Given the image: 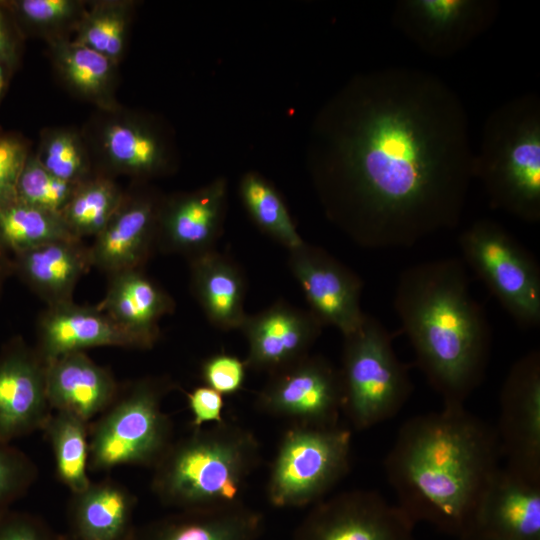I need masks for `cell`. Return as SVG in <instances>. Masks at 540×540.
<instances>
[{
	"label": "cell",
	"instance_id": "6da1fadb",
	"mask_svg": "<svg viewBox=\"0 0 540 540\" xmlns=\"http://www.w3.org/2000/svg\"><path fill=\"white\" fill-rule=\"evenodd\" d=\"M307 159L327 218L369 249L409 248L455 228L474 179L462 100L411 67L346 82L315 116Z\"/></svg>",
	"mask_w": 540,
	"mask_h": 540
},
{
	"label": "cell",
	"instance_id": "7a4b0ae2",
	"mask_svg": "<svg viewBox=\"0 0 540 540\" xmlns=\"http://www.w3.org/2000/svg\"><path fill=\"white\" fill-rule=\"evenodd\" d=\"M500 457L495 428L464 405H444L404 422L384 469L397 506L414 524L458 538L472 530Z\"/></svg>",
	"mask_w": 540,
	"mask_h": 540
},
{
	"label": "cell",
	"instance_id": "3957f363",
	"mask_svg": "<svg viewBox=\"0 0 540 540\" xmlns=\"http://www.w3.org/2000/svg\"><path fill=\"white\" fill-rule=\"evenodd\" d=\"M393 306L430 386L444 405H464L485 376L492 340L464 262L442 258L404 269Z\"/></svg>",
	"mask_w": 540,
	"mask_h": 540
},
{
	"label": "cell",
	"instance_id": "277c9868",
	"mask_svg": "<svg viewBox=\"0 0 540 540\" xmlns=\"http://www.w3.org/2000/svg\"><path fill=\"white\" fill-rule=\"evenodd\" d=\"M260 461L252 431L223 420L174 440L152 468L151 490L177 510L240 502L246 481Z\"/></svg>",
	"mask_w": 540,
	"mask_h": 540
},
{
	"label": "cell",
	"instance_id": "5b68a950",
	"mask_svg": "<svg viewBox=\"0 0 540 540\" xmlns=\"http://www.w3.org/2000/svg\"><path fill=\"white\" fill-rule=\"evenodd\" d=\"M473 176L492 209L526 223L540 221V100L535 93L506 101L486 118Z\"/></svg>",
	"mask_w": 540,
	"mask_h": 540
},
{
	"label": "cell",
	"instance_id": "8992f818",
	"mask_svg": "<svg viewBox=\"0 0 540 540\" xmlns=\"http://www.w3.org/2000/svg\"><path fill=\"white\" fill-rule=\"evenodd\" d=\"M171 387L166 378L144 377L119 390L112 404L89 424L90 470L156 465L174 441L173 423L162 410Z\"/></svg>",
	"mask_w": 540,
	"mask_h": 540
},
{
	"label": "cell",
	"instance_id": "52a82bcc",
	"mask_svg": "<svg viewBox=\"0 0 540 540\" xmlns=\"http://www.w3.org/2000/svg\"><path fill=\"white\" fill-rule=\"evenodd\" d=\"M342 412L356 430L389 420L412 392L408 367L393 348V335L366 314L361 326L343 336L341 368Z\"/></svg>",
	"mask_w": 540,
	"mask_h": 540
},
{
	"label": "cell",
	"instance_id": "ba28073f",
	"mask_svg": "<svg viewBox=\"0 0 540 540\" xmlns=\"http://www.w3.org/2000/svg\"><path fill=\"white\" fill-rule=\"evenodd\" d=\"M352 433L340 425L291 424L272 461L266 486L276 508L314 505L349 472Z\"/></svg>",
	"mask_w": 540,
	"mask_h": 540
},
{
	"label": "cell",
	"instance_id": "9c48e42d",
	"mask_svg": "<svg viewBox=\"0 0 540 540\" xmlns=\"http://www.w3.org/2000/svg\"><path fill=\"white\" fill-rule=\"evenodd\" d=\"M80 130L97 174L147 182L178 167L172 133L152 114L121 104L96 109Z\"/></svg>",
	"mask_w": 540,
	"mask_h": 540
},
{
	"label": "cell",
	"instance_id": "30bf717a",
	"mask_svg": "<svg viewBox=\"0 0 540 540\" xmlns=\"http://www.w3.org/2000/svg\"><path fill=\"white\" fill-rule=\"evenodd\" d=\"M465 262L522 329L540 326V267L505 227L478 219L458 238Z\"/></svg>",
	"mask_w": 540,
	"mask_h": 540
},
{
	"label": "cell",
	"instance_id": "8fae6325",
	"mask_svg": "<svg viewBox=\"0 0 540 540\" xmlns=\"http://www.w3.org/2000/svg\"><path fill=\"white\" fill-rule=\"evenodd\" d=\"M255 406L269 416L315 427L339 425L342 386L339 369L321 355H307L270 374Z\"/></svg>",
	"mask_w": 540,
	"mask_h": 540
},
{
	"label": "cell",
	"instance_id": "7c38bea8",
	"mask_svg": "<svg viewBox=\"0 0 540 540\" xmlns=\"http://www.w3.org/2000/svg\"><path fill=\"white\" fill-rule=\"evenodd\" d=\"M415 524L378 492L350 490L312 505L292 540H416Z\"/></svg>",
	"mask_w": 540,
	"mask_h": 540
},
{
	"label": "cell",
	"instance_id": "4fadbf2b",
	"mask_svg": "<svg viewBox=\"0 0 540 540\" xmlns=\"http://www.w3.org/2000/svg\"><path fill=\"white\" fill-rule=\"evenodd\" d=\"M498 13L491 0H400L392 23L423 53L446 58L486 32Z\"/></svg>",
	"mask_w": 540,
	"mask_h": 540
},
{
	"label": "cell",
	"instance_id": "5bb4252c",
	"mask_svg": "<svg viewBox=\"0 0 540 540\" xmlns=\"http://www.w3.org/2000/svg\"><path fill=\"white\" fill-rule=\"evenodd\" d=\"M495 428L506 466L540 479V352L532 350L510 368L501 388Z\"/></svg>",
	"mask_w": 540,
	"mask_h": 540
},
{
	"label": "cell",
	"instance_id": "9a60e30c",
	"mask_svg": "<svg viewBox=\"0 0 540 540\" xmlns=\"http://www.w3.org/2000/svg\"><path fill=\"white\" fill-rule=\"evenodd\" d=\"M288 265L322 326H333L343 336L361 326L366 315L360 305L363 281L356 273L307 243L289 251Z\"/></svg>",
	"mask_w": 540,
	"mask_h": 540
},
{
	"label": "cell",
	"instance_id": "2e32d148",
	"mask_svg": "<svg viewBox=\"0 0 540 540\" xmlns=\"http://www.w3.org/2000/svg\"><path fill=\"white\" fill-rule=\"evenodd\" d=\"M163 195L136 181L104 229L89 247L91 265L108 275L141 269L156 248Z\"/></svg>",
	"mask_w": 540,
	"mask_h": 540
},
{
	"label": "cell",
	"instance_id": "e0dca14e",
	"mask_svg": "<svg viewBox=\"0 0 540 540\" xmlns=\"http://www.w3.org/2000/svg\"><path fill=\"white\" fill-rule=\"evenodd\" d=\"M47 362L20 337L0 350V439L6 442L43 430L52 414Z\"/></svg>",
	"mask_w": 540,
	"mask_h": 540
},
{
	"label": "cell",
	"instance_id": "ac0fdd59",
	"mask_svg": "<svg viewBox=\"0 0 540 540\" xmlns=\"http://www.w3.org/2000/svg\"><path fill=\"white\" fill-rule=\"evenodd\" d=\"M227 207V180L218 177L198 189L163 196L156 247L189 260L215 250Z\"/></svg>",
	"mask_w": 540,
	"mask_h": 540
},
{
	"label": "cell",
	"instance_id": "d6986e66",
	"mask_svg": "<svg viewBox=\"0 0 540 540\" xmlns=\"http://www.w3.org/2000/svg\"><path fill=\"white\" fill-rule=\"evenodd\" d=\"M322 324L309 311L278 301L246 315L239 330L248 343L247 368L272 374L310 354Z\"/></svg>",
	"mask_w": 540,
	"mask_h": 540
},
{
	"label": "cell",
	"instance_id": "ffe728a7",
	"mask_svg": "<svg viewBox=\"0 0 540 540\" xmlns=\"http://www.w3.org/2000/svg\"><path fill=\"white\" fill-rule=\"evenodd\" d=\"M472 530L497 540H540V479L500 466L480 499Z\"/></svg>",
	"mask_w": 540,
	"mask_h": 540
},
{
	"label": "cell",
	"instance_id": "44dd1931",
	"mask_svg": "<svg viewBox=\"0 0 540 540\" xmlns=\"http://www.w3.org/2000/svg\"><path fill=\"white\" fill-rule=\"evenodd\" d=\"M37 340L36 350L46 362L93 347L146 349L137 336L97 307L81 306L73 301L47 306L38 320Z\"/></svg>",
	"mask_w": 540,
	"mask_h": 540
},
{
	"label": "cell",
	"instance_id": "7402d4cb",
	"mask_svg": "<svg viewBox=\"0 0 540 540\" xmlns=\"http://www.w3.org/2000/svg\"><path fill=\"white\" fill-rule=\"evenodd\" d=\"M47 396L52 411L91 423L115 400L119 386L113 374L84 351L47 361Z\"/></svg>",
	"mask_w": 540,
	"mask_h": 540
},
{
	"label": "cell",
	"instance_id": "603a6c76",
	"mask_svg": "<svg viewBox=\"0 0 540 540\" xmlns=\"http://www.w3.org/2000/svg\"><path fill=\"white\" fill-rule=\"evenodd\" d=\"M261 512L242 501L178 512L136 527L131 540H258Z\"/></svg>",
	"mask_w": 540,
	"mask_h": 540
},
{
	"label": "cell",
	"instance_id": "cb8c5ba5",
	"mask_svg": "<svg viewBox=\"0 0 540 540\" xmlns=\"http://www.w3.org/2000/svg\"><path fill=\"white\" fill-rule=\"evenodd\" d=\"M16 274L47 306L73 301L80 278L92 267L81 239L50 241L11 257Z\"/></svg>",
	"mask_w": 540,
	"mask_h": 540
},
{
	"label": "cell",
	"instance_id": "d4e9b609",
	"mask_svg": "<svg viewBox=\"0 0 540 540\" xmlns=\"http://www.w3.org/2000/svg\"><path fill=\"white\" fill-rule=\"evenodd\" d=\"M136 496L111 478L71 493L67 506L70 540H131Z\"/></svg>",
	"mask_w": 540,
	"mask_h": 540
},
{
	"label": "cell",
	"instance_id": "484cf974",
	"mask_svg": "<svg viewBox=\"0 0 540 540\" xmlns=\"http://www.w3.org/2000/svg\"><path fill=\"white\" fill-rule=\"evenodd\" d=\"M97 308L150 349L159 339V320L173 311L174 302L141 269H131L109 275L105 297Z\"/></svg>",
	"mask_w": 540,
	"mask_h": 540
},
{
	"label": "cell",
	"instance_id": "4316f807",
	"mask_svg": "<svg viewBox=\"0 0 540 540\" xmlns=\"http://www.w3.org/2000/svg\"><path fill=\"white\" fill-rule=\"evenodd\" d=\"M189 263L192 294L209 322L225 331L240 329L247 315L246 280L238 264L216 250Z\"/></svg>",
	"mask_w": 540,
	"mask_h": 540
},
{
	"label": "cell",
	"instance_id": "83f0119b",
	"mask_svg": "<svg viewBox=\"0 0 540 540\" xmlns=\"http://www.w3.org/2000/svg\"><path fill=\"white\" fill-rule=\"evenodd\" d=\"M54 74L74 97L96 109H111L116 98L119 65L95 50L72 39L46 43Z\"/></svg>",
	"mask_w": 540,
	"mask_h": 540
},
{
	"label": "cell",
	"instance_id": "f1b7e54d",
	"mask_svg": "<svg viewBox=\"0 0 540 540\" xmlns=\"http://www.w3.org/2000/svg\"><path fill=\"white\" fill-rule=\"evenodd\" d=\"M74 238L60 214L27 204L16 194L0 201V248L10 257L50 241Z\"/></svg>",
	"mask_w": 540,
	"mask_h": 540
},
{
	"label": "cell",
	"instance_id": "f546056e",
	"mask_svg": "<svg viewBox=\"0 0 540 540\" xmlns=\"http://www.w3.org/2000/svg\"><path fill=\"white\" fill-rule=\"evenodd\" d=\"M138 3L134 0L89 1L72 40L119 65L126 53L129 32Z\"/></svg>",
	"mask_w": 540,
	"mask_h": 540
},
{
	"label": "cell",
	"instance_id": "4dcf8cb0",
	"mask_svg": "<svg viewBox=\"0 0 540 540\" xmlns=\"http://www.w3.org/2000/svg\"><path fill=\"white\" fill-rule=\"evenodd\" d=\"M89 424L64 412H52L42 431L50 442L58 480L70 493L91 482L89 469Z\"/></svg>",
	"mask_w": 540,
	"mask_h": 540
},
{
	"label": "cell",
	"instance_id": "1f68e13d",
	"mask_svg": "<svg viewBox=\"0 0 540 540\" xmlns=\"http://www.w3.org/2000/svg\"><path fill=\"white\" fill-rule=\"evenodd\" d=\"M125 195L114 178L95 173L77 184L60 216L76 238L97 236L107 225Z\"/></svg>",
	"mask_w": 540,
	"mask_h": 540
},
{
	"label": "cell",
	"instance_id": "d6a6232c",
	"mask_svg": "<svg viewBox=\"0 0 540 540\" xmlns=\"http://www.w3.org/2000/svg\"><path fill=\"white\" fill-rule=\"evenodd\" d=\"M239 195L248 215L263 233L289 251L305 243L282 196L261 174L246 172L239 182Z\"/></svg>",
	"mask_w": 540,
	"mask_h": 540
},
{
	"label": "cell",
	"instance_id": "836d02e7",
	"mask_svg": "<svg viewBox=\"0 0 540 540\" xmlns=\"http://www.w3.org/2000/svg\"><path fill=\"white\" fill-rule=\"evenodd\" d=\"M22 37L72 39L87 0H4Z\"/></svg>",
	"mask_w": 540,
	"mask_h": 540
},
{
	"label": "cell",
	"instance_id": "e575fe53",
	"mask_svg": "<svg viewBox=\"0 0 540 540\" xmlns=\"http://www.w3.org/2000/svg\"><path fill=\"white\" fill-rule=\"evenodd\" d=\"M34 154L46 170L66 182L78 184L95 174L82 132L74 127L42 129Z\"/></svg>",
	"mask_w": 540,
	"mask_h": 540
},
{
	"label": "cell",
	"instance_id": "d590c367",
	"mask_svg": "<svg viewBox=\"0 0 540 540\" xmlns=\"http://www.w3.org/2000/svg\"><path fill=\"white\" fill-rule=\"evenodd\" d=\"M76 186L51 174L30 152L18 177L15 194L27 204L60 214Z\"/></svg>",
	"mask_w": 540,
	"mask_h": 540
},
{
	"label": "cell",
	"instance_id": "8d00e7d4",
	"mask_svg": "<svg viewBox=\"0 0 540 540\" xmlns=\"http://www.w3.org/2000/svg\"><path fill=\"white\" fill-rule=\"evenodd\" d=\"M38 474L36 463L25 452L0 439V512L25 496Z\"/></svg>",
	"mask_w": 540,
	"mask_h": 540
},
{
	"label": "cell",
	"instance_id": "74e56055",
	"mask_svg": "<svg viewBox=\"0 0 540 540\" xmlns=\"http://www.w3.org/2000/svg\"><path fill=\"white\" fill-rule=\"evenodd\" d=\"M247 365L238 357L217 353L206 358L200 368L204 385L224 395L239 392L244 384Z\"/></svg>",
	"mask_w": 540,
	"mask_h": 540
},
{
	"label": "cell",
	"instance_id": "f35d334b",
	"mask_svg": "<svg viewBox=\"0 0 540 540\" xmlns=\"http://www.w3.org/2000/svg\"><path fill=\"white\" fill-rule=\"evenodd\" d=\"M29 142L16 133H0V201L15 194V187L30 154Z\"/></svg>",
	"mask_w": 540,
	"mask_h": 540
},
{
	"label": "cell",
	"instance_id": "ab89813d",
	"mask_svg": "<svg viewBox=\"0 0 540 540\" xmlns=\"http://www.w3.org/2000/svg\"><path fill=\"white\" fill-rule=\"evenodd\" d=\"M0 540H62L41 517L26 511L0 512Z\"/></svg>",
	"mask_w": 540,
	"mask_h": 540
},
{
	"label": "cell",
	"instance_id": "60d3db41",
	"mask_svg": "<svg viewBox=\"0 0 540 540\" xmlns=\"http://www.w3.org/2000/svg\"><path fill=\"white\" fill-rule=\"evenodd\" d=\"M190 410L193 429L204 427L205 424L222 422L224 396L214 389L203 385L194 388L186 395Z\"/></svg>",
	"mask_w": 540,
	"mask_h": 540
},
{
	"label": "cell",
	"instance_id": "b9f144b4",
	"mask_svg": "<svg viewBox=\"0 0 540 540\" xmlns=\"http://www.w3.org/2000/svg\"><path fill=\"white\" fill-rule=\"evenodd\" d=\"M23 40L5 1L0 0V61L14 71L20 64Z\"/></svg>",
	"mask_w": 540,
	"mask_h": 540
},
{
	"label": "cell",
	"instance_id": "7bdbcfd3",
	"mask_svg": "<svg viewBox=\"0 0 540 540\" xmlns=\"http://www.w3.org/2000/svg\"><path fill=\"white\" fill-rule=\"evenodd\" d=\"M13 274L11 257L0 248V291L8 276Z\"/></svg>",
	"mask_w": 540,
	"mask_h": 540
},
{
	"label": "cell",
	"instance_id": "ee69618b",
	"mask_svg": "<svg viewBox=\"0 0 540 540\" xmlns=\"http://www.w3.org/2000/svg\"><path fill=\"white\" fill-rule=\"evenodd\" d=\"M14 70L0 61V104L5 97Z\"/></svg>",
	"mask_w": 540,
	"mask_h": 540
},
{
	"label": "cell",
	"instance_id": "f6af8a7d",
	"mask_svg": "<svg viewBox=\"0 0 540 540\" xmlns=\"http://www.w3.org/2000/svg\"><path fill=\"white\" fill-rule=\"evenodd\" d=\"M457 540H497L492 537H489L483 533H480L475 530H471L460 537L457 538Z\"/></svg>",
	"mask_w": 540,
	"mask_h": 540
}]
</instances>
